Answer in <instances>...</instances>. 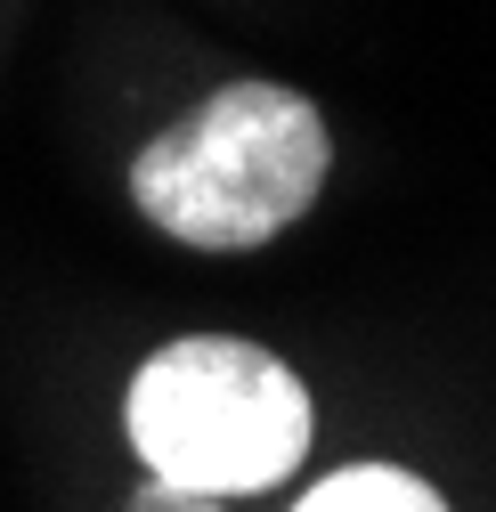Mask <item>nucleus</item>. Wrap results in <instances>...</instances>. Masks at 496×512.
<instances>
[{
	"mask_svg": "<svg viewBox=\"0 0 496 512\" xmlns=\"http://www.w3.org/2000/svg\"><path fill=\"white\" fill-rule=\"evenodd\" d=\"M334 171L326 114L285 82H228L212 106L139 155L131 196L139 212L196 244V252H253L277 228H293Z\"/></svg>",
	"mask_w": 496,
	"mask_h": 512,
	"instance_id": "f257e3e1",
	"label": "nucleus"
},
{
	"mask_svg": "<svg viewBox=\"0 0 496 512\" xmlns=\"http://www.w3.org/2000/svg\"><path fill=\"white\" fill-rule=\"evenodd\" d=\"M131 439L163 488L179 496H244L301 464L309 391L261 342L188 334L139 366L131 382Z\"/></svg>",
	"mask_w": 496,
	"mask_h": 512,
	"instance_id": "f03ea898",
	"label": "nucleus"
},
{
	"mask_svg": "<svg viewBox=\"0 0 496 512\" xmlns=\"http://www.w3.org/2000/svg\"><path fill=\"white\" fill-rule=\"evenodd\" d=\"M293 512H448V504H440V488H423L415 472L358 464V472H334L326 488H309Z\"/></svg>",
	"mask_w": 496,
	"mask_h": 512,
	"instance_id": "7ed1b4c3",
	"label": "nucleus"
}]
</instances>
